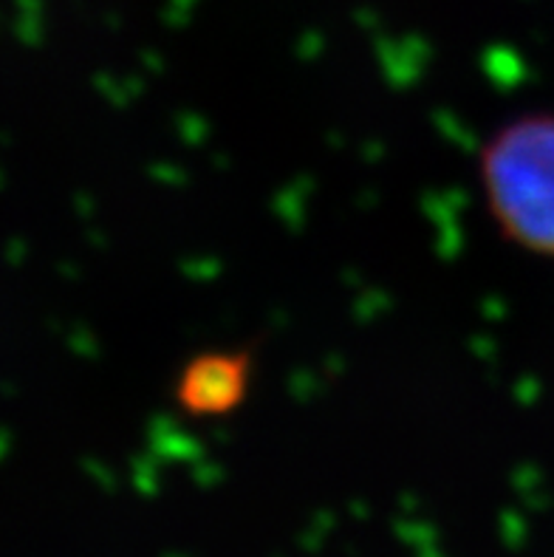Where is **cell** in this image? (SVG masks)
I'll use <instances>...</instances> for the list:
<instances>
[{
  "mask_svg": "<svg viewBox=\"0 0 554 557\" xmlns=\"http://www.w3.org/2000/svg\"><path fill=\"white\" fill-rule=\"evenodd\" d=\"M478 178L501 238L554 261V111L495 127L478 153Z\"/></svg>",
  "mask_w": 554,
  "mask_h": 557,
  "instance_id": "cell-1",
  "label": "cell"
},
{
  "mask_svg": "<svg viewBox=\"0 0 554 557\" xmlns=\"http://www.w3.org/2000/svg\"><path fill=\"white\" fill-rule=\"evenodd\" d=\"M255 357L249 348H207L178 368L173 399L193 419L230 417L249 396Z\"/></svg>",
  "mask_w": 554,
  "mask_h": 557,
  "instance_id": "cell-2",
  "label": "cell"
}]
</instances>
